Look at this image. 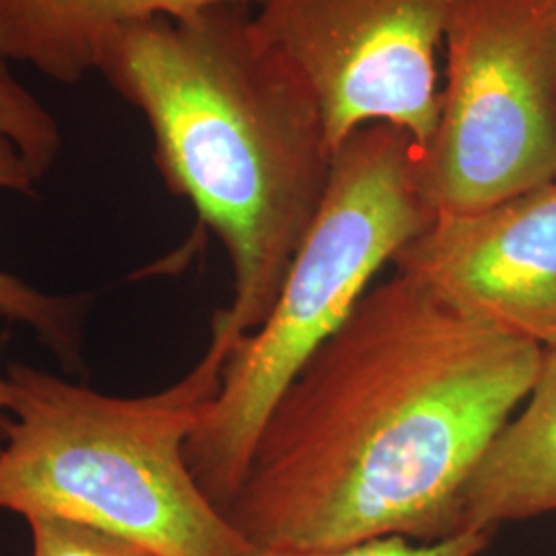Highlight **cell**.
<instances>
[{
    "mask_svg": "<svg viewBox=\"0 0 556 556\" xmlns=\"http://www.w3.org/2000/svg\"><path fill=\"white\" fill-rule=\"evenodd\" d=\"M233 2L262 0H0V60L75 85L98 73L108 41L122 27Z\"/></svg>",
    "mask_w": 556,
    "mask_h": 556,
    "instance_id": "cell-8",
    "label": "cell"
},
{
    "mask_svg": "<svg viewBox=\"0 0 556 556\" xmlns=\"http://www.w3.org/2000/svg\"><path fill=\"white\" fill-rule=\"evenodd\" d=\"M415 139L392 124L353 130L332 169L266 319L236 342L217 396L186 443V462L220 511L236 497L273 406L349 318L386 262L418 238L435 213L418 188Z\"/></svg>",
    "mask_w": 556,
    "mask_h": 556,
    "instance_id": "cell-4",
    "label": "cell"
},
{
    "mask_svg": "<svg viewBox=\"0 0 556 556\" xmlns=\"http://www.w3.org/2000/svg\"><path fill=\"white\" fill-rule=\"evenodd\" d=\"M231 349L213 328L206 353L184 378L139 397L105 396L9 365L13 418L2 420L0 509L79 521L160 556L248 555L186 462V443L219 392Z\"/></svg>",
    "mask_w": 556,
    "mask_h": 556,
    "instance_id": "cell-3",
    "label": "cell"
},
{
    "mask_svg": "<svg viewBox=\"0 0 556 556\" xmlns=\"http://www.w3.org/2000/svg\"><path fill=\"white\" fill-rule=\"evenodd\" d=\"M392 264L459 312L556 351V181L480 213L435 217Z\"/></svg>",
    "mask_w": 556,
    "mask_h": 556,
    "instance_id": "cell-7",
    "label": "cell"
},
{
    "mask_svg": "<svg viewBox=\"0 0 556 556\" xmlns=\"http://www.w3.org/2000/svg\"><path fill=\"white\" fill-rule=\"evenodd\" d=\"M495 532L470 530L438 542H417L404 536H383L318 551L250 548L245 556H480Z\"/></svg>",
    "mask_w": 556,
    "mask_h": 556,
    "instance_id": "cell-13",
    "label": "cell"
},
{
    "mask_svg": "<svg viewBox=\"0 0 556 556\" xmlns=\"http://www.w3.org/2000/svg\"><path fill=\"white\" fill-rule=\"evenodd\" d=\"M60 142L56 119L0 60V144L13 147L40 181L54 165Z\"/></svg>",
    "mask_w": 556,
    "mask_h": 556,
    "instance_id": "cell-11",
    "label": "cell"
},
{
    "mask_svg": "<svg viewBox=\"0 0 556 556\" xmlns=\"http://www.w3.org/2000/svg\"><path fill=\"white\" fill-rule=\"evenodd\" d=\"M457 2L262 0L254 23L309 85L332 153L376 122L422 149L438 126V50Z\"/></svg>",
    "mask_w": 556,
    "mask_h": 556,
    "instance_id": "cell-6",
    "label": "cell"
},
{
    "mask_svg": "<svg viewBox=\"0 0 556 556\" xmlns=\"http://www.w3.org/2000/svg\"><path fill=\"white\" fill-rule=\"evenodd\" d=\"M556 511V351H544L526 406L480 457L459 503V532H495Z\"/></svg>",
    "mask_w": 556,
    "mask_h": 556,
    "instance_id": "cell-9",
    "label": "cell"
},
{
    "mask_svg": "<svg viewBox=\"0 0 556 556\" xmlns=\"http://www.w3.org/2000/svg\"><path fill=\"white\" fill-rule=\"evenodd\" d=\"M98 73L147 119L167 188L220 239L233 299L213 326L236 346L275 305L324 199L318 101L238 2L122 27Z\"/></svg>",
    "mask_w": 556,
    "mask_h": 556,
    "instance_id": "cell-2",
    "label": "cell"
},
{
    "mask_svg": "<svg viewBox=\"0 0 556 556\" xmlns=\"http://www.w3.org/2000/svg\"><path fill=\"white\" fill-rule=\"evenodd\" d=\"M31 556H160L128 538L60 517H27Z\"/></svg>",
    "mask_w": 556,
    "mask_h": 556,
    "instance_id": "cell-12",
    "label": "cell"
},
{
    "mask_svg": "<svg viewBox=\"0 0 556 556\" xmlns=\"http://www.w3.org/2000/svg\"><path fill=\"white\" fill-rule=\"evenodd\" d=\"M447 85L415 172L435 217L556 181V0H459Z\"/></svg>",
    "mask_w": 556,
    "mask_h": 556,
    "instance_id": "cell-5",
    "label": "cell"
},
{
    "mask_svg": "<svg viewBox=\"0 0 556 556\" xmlns=\"http://www.w3.org/2000/svg\"><path fill=\"white\" fill-rule=\"evenodd\" d=\"M36 184L20 153L9 144H0V190L34 194ZM0 318L31 328L68 371H80L79 299L46 295L0 268Z\"/></svg>",
    "mask_w": 556,
    "mask_h": 556,
    "instance_id": "cell-10",
    "label": "cell"
},
{
    "mask_svg": "<svg viewBox=\"0 0 556 556\" xmlns=\"http://www.w3.org/2000/svg\"><path fill=\"white\" fill-rule=\"evenodd\" d=\"M11 400H13L11 383H9V379L0 378V413L11 408Z\"/></svg>",
    "mask_w": 556,
    "mask_h": 556,
    "instance_id": "cell-14",
    "label": "cell"
},
{
    "mask_svg": "<svg viewBox=\"0 0 556 556\" xmlns=\"http://www.w3.org/2000/svg\"><path fill=\"white\" fill-rule=\"evenodd\" d=\"M542 358L396 270L285 388L220 514L275 551L462 534L464 489Z\"/></svg>",
    "mask_w": 556,
    "mask_h": 556,
    "instance_id": "cell-1",
    "label": "cell"
}]
</instances>
